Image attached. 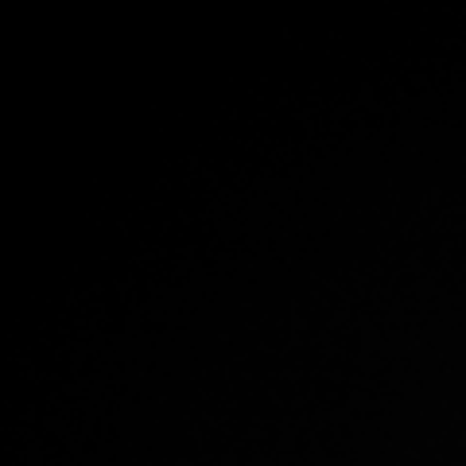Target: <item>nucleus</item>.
Segmentation results:
<instances>
[]
</instances>
